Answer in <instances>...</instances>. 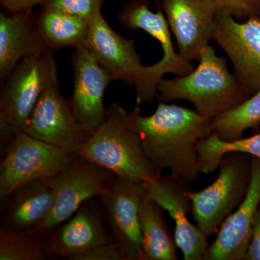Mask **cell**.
<instances>
[{
    "label": "cell",
    "instance_id": "1",
    "mask_svg": "<svg viewBox=\"0 0 260 260\" xmlns=\"http://www.w3.org/2000/svg\"><path fill=\"white\" fill-rule=\"evenodd\" d=\"M128 115L145 155L159 175L169 169L187 184L198 179L201 172L197 145L213 133V119L164 102L159 103L152 115L143 116L138 105Z\"/></svg>",
    "mask_w": 260,
    "mask_h": 260
},
{
    "label": "cell",
    "instance_id": "2",
    "mask_svg": "<svg viewBox=\"0 0 260 260\" xmlns=\"http://www.w3.org/2000/svg\"><path fill=\"white\" fill-rule=\"evenodd\" d=\"M199 60L189 74L160 80L157 98L160 102L188 101L201 115L213 119L252 95L230 73L225 58L217 55L211 46L202 50Z\"/></svg>",
    "mask_w": 260,
    "mask_h": 260
},
{
    "label": "cell",
    "instance_id": "3",
    "mask_svg": "<svg viewBox=\"0 0 260 260\" xmlns=\"http://www.w3.org/2000/svg\"><path fill=\"white\" fill-rule=\"evenodd\" d=\"M77 156L130 180L147 182L160 176L145 155L128 112L117 104L109 107L105 120Z\"/></svg>",
    "mask_w": 260,
    "mask_h": 260
},
{
    "label": "cell",
    "instance_id": "4",
    "mask_svg": "<svg viewBox=\"0 0 260 260\" xmlns=\"http://www.w3.org/2000/svg\"><path fill=\"white\" fill-rule=\"evenodd\" d=\"M0 95L2 138L13 139L24 132L43 93L58 85V69L52 51L28 56L4 80Z\"/></svg>",
    "mask_w": 260,
    "mask_h": 260
},
{
    "label": "cell",
    "instance_id": "5",
    "mask_svg": "<svg viewBox=\"0 0 260 260\" xmlns=\"http://www.w3.org/2000/svg\"><path fill=\"white\" fill-rule=\"evenodd\" d=\"M85 47L112 80H120L135 88L137 105L153 102L158 97L151 67L142 64L134 41L113 30L102 12L90 20Z\"/></svg>",
    "mask_w": 260,
    "mask_h": 260
},
{
    "label": "cell",
    "instance_id": "6",
    "mask_svg": "<svg viewBox=\"0 0 260 260\" xmlns=\"http://www.w3.org/2000/svg\"><path fill=\"white\" fill-rule=\"evenodd\" d=\"M218 177L213 184L187 195L197 225L207 237L218 234L220 225L245 198L251 171V156L242 153L224 155Z\"/></svg>",
    "mask_w": 260,
    "mask_h": 260
},
{
    "label": "cell",
    "instance_id": "7",
    "mask_svg": "<svg viewBox=\"0 0 260 260\" xmlns=\"http://www.w3.org/2000/svg\"><path fill=\"white\" fill-rule=\"evenodd\" d=\"M76 156L24 132L17 133L0 164V198H9L30 181L55 177Z\"/></svg>",
    "mask_w": 260,
    "mask_h": 260
},
{
    "label": "cell",
    "instance_id": "8",
    "mask_svg": "<svg viewBox=\"0 0 260 260\" xmlns=\"http://www.w3.org/2000/svg\"><path fill=\"white\" fill-rule=\"evenodd\" d=\"M112 174L97 164L75 157L64 170L53 177L56 189L53 209L30 232L42 237L69 220L83 203L107 190L112 181Z\"/></svg>",
    "mask_w": 260,
    "mask_h": 260
},
{
    "label": "cell",
    "instance_id": "9",
    "mask_svg": "<svg viewBox=\"0 0 260 260\" xmlns=\"http://www.w3.org/2000/svg\"><path fill=\"white\" fill-rule=\"evenodd\" d=\"M24 133L75 155L92 135L78 120L71 102L61 95L58 85L42 94Z\"/></svg>",
    "mask_w": 260,
    "mask_h": 260
},
{
    "label": "cell",
    "instance_id": "10",
    "mask_svg": "<svg viewBox=\"0 0 260 260\" xmlns=\"http://www.w3.org/2000/svg\"><path fill=\"white\" fill-rule=\"evenodd\" d=\"M212 39L229 56L239 83L251 95L260 89V15L244 22L219 10Z\"/></svg>",
    "mask_w": 260,
    "mask_h": 260
},
{
    "label": "cell",
    "instance_id": "11",
    "mask_svg": "<svg viewBox=\"0 0 260 260\" xmlns=\"http://www.w3.org/2000/svg\"><path fill=\"white\" fill-rule=\"evenodd\" d=\"M145 197V182L115 176L100 198L108 220L125 260H140L142 234L140 208Z\"/></svg>",
    "mask_w": 260,
    "mask_h": 260
},
{
    "label": "cell",
    "instance_id": "12",
    "mask_svg": "<svg viewBox=\"0 0 260 260\" xmlns=\"http://www.w3.org/2000/svg\"><path fill=\"white\" fill-rule=\"evenodd\" d=\"M189 184L171 174L145 182V195L167 211L175 223L174 239L185 260H203L209 244L208 237L188 219L191 201Z\"/></svg>",
    "mask_w": 260,
    "mask_h": 260
},
{
    "label": "cell",
    "instance_id": "13",
    "mask_svg": "<svg viewBox=\"0 0 260 260\" xmlns=\"http://www.w3.org/2000/svg\"><path fill=\"white\" fill-rule=\"evenodd\" d=\"M162 8L179 54L189 61L199 60L212 39L218 7L213 0H162Z\"/></svg>",
    "mask_w": 260,
    "mask_h": 260
},
{
    "label": "cell",
    "instance_id": "14",
    "mask_svg": "<svg viewBox=\"0 0 260 260\" xmlns=\"http://www.w3.org/2000/svg\"><path fill=\"white\" fill-rule=\"evenodd\" d=\"M73 93L70 100L78 120L93 134L105 120L104 96L112 77L84 47L73 51Z\"/></svg>",
    "mask_w": 260,
    "mask_h": 260
},
{
    "label": "cell",
    "instance_id": "15",
    "mask_svg": "<svg viewBox=\"0 0 260 260\" xmlns=\"http://www.w3.org/2000/svg\"><path fill=\"white\" fill-rule=\"evenodd\" d=\"M260 206V159L251 156L250 184L241 204L225 220L203 260H244Z\"/></svg>",
    "mask_w": 260,
    "mask_h": 260
},
{
    "label": "cell",
    "instance_id": "16",
    "mask_svg": "<svg viewBox=\"0 0 260 260\" xmlns=\"http://www.w3.org/2000/svg\"><path fill=\"white\" fill-rule=\"evenodd\" d=\"M119 19L121 25L126 28L142 29L160 43L164 56L160 61L152 65L157 81L160 82L168 73L182 77L194 70L190 61L186 60L174 50L170 28L161 11L154 13L144 1L134 2L123 10Z\"/></svg>",
    "mask_w": 260,
    "mask_h": 260
},
{
    "label": "cell",
    "instance_id": "17",
    "mask_svg": "<svg viewBox=\"0 0 260 260\" xmlns=\"http://www.w3.org/2000/svg\"><path fill=\"white\" fill-rule=\"evenodd\" d=\"M51 51L30 10L0 14V78L4 80L24 58Z\"/></svg>",
    "mask_w": 260,
    "mask_h": 260
},
{
    "label": "cell",
    "instance_id": "18",
    "mask_svg": "<svg viewBox=\"0 0 260 260\" xmlns=\"http://www.w3.org/2000/svg\"><path fill=\"white\" fill-rule=\"evenodd\" d=\"M2 229L29 232L47 218L54 207L56 189L53 177L30 181L15 191Z\"/></svg>",
    "mask_w": 260,
    "mask_h": 260
},
{
    "label": "cell",
    "instance_id": "19",
    "mask_svg": "<svg viewBox=\"0 0 260 260\" xmlns=\"http://www.w3.org/2000/svg\"><path fill=\"white\" fill-rule=\"evenodd\" d=\"M95 214L80 208L47 242L49 254L69 259L94 246L110 242Z\"/></svg>",
    "mask_w": 260,
    "mask_h": 260
},
{
    "label": "cell",
    "instance_id": "20",
    "mask_svg": "<svg viewBox=\"0 0 260 260\" xmlns=\"http://www.w3.org/2000/svg\"><path fill=\"white\" fill-rule=\"evenodd\" d=\"M164 209L144 197L140 208V260H177V244L171 236Z\"/></svg>",
    "mask_w": 260,
    "mask_h": 260
},
{
    "label": "cell",
    "instance_id": "21",
    "mask_svg": "<svg viewBox=\"0 0 260 260\" xmlns=\"http://www.w3.org/2000/svg\"><path fill=\"white\" fill-rule=\"evenodd\" d=\"M41 35L51 51L66 47H85L90 22L59 12L43 10L37 18Z\"/></svg>",
    "mask_w": 260,
    "mask_h": 260
},
{
    "label": "cell",
    "instance_id": "22",
    "mask_svg": "<svg viewBox=\"0 0 260 260\" xmlns=\"http://www.w3.org/2000/svg\"><path fill=\"white\" fill-rule=\"evenodd\" d=\"M213 133L224 141L242 138L246 129H260V89L238 107L213 119Z\"/></svg>",
    "mask_w": 260,
    "mask_h": 260
},
{
    "label": "cell",
    "instance_id": "23",
    "mask_svg": "<svg viewBox=\"0 0 260 260\" xmlns=\"http://www.w3.org/2000/svg\"><path fill=\"white\" fill-rule=\"evenodd\" d=\"M200 172L209 174L219 168L224 155L231 153H242L260 159V133L249 138L234 141L220 140L213 133L197 145Z\"/></svg>",
    "mask_w": 260,
    "mask_h": 260
},
{
    "label": "cell",
    "instance_id": "24",
    "mask_svg": "<svg viewBox=\"0 0 260 260\" xmlns=\"http://www.w3.org/2000/svg\"><path fill=\"white\" fill-rule=\"evenodd\" d=\"M31 232H13L1 229L0 260H43L47 258V244Z\"/></svg>",
    "mask_w": 260,
    "mask_h": 260
},
{
    "label": "cell",
    "instance_id": "25",
    "mask_svg": "<svg viewBox=\"0 0 260 260\" xmlns=\"http://www.w3.org/2000/svg\"><path fill=\"white\" fill-rule=\"evenodd\" d=\"M102 0H45L43 9L59 12L90 22L102 12Z\"/></svg>",
    "mask_w": 260,
    "mask_h": 260
},
{
    "label": "cell",
    "instance_id": "26",
    "mask_svg": "<svg viewBox=\"0 0 260 260\" xmlns=\"http://www.w3.org/2000/svg\"><path fill=\"white\" fill-rule=\"evenodd\" d=\"M219 10L239 21L260 15V0H213Z\"/></svg>",
    "mask_w": 260,
    "mask_h": 260
},
{
    "label": "cell",
    "instance_id": "27",
    "mask_svg": "<svg viewBox=\"0 0 260 260\" xmlns=\"http://www.w3.org/2000/svg\"><path fill=\"white\" fill-rule=\"evenodd\" d=\"M71 260H125L119 246L115 242L100 244L75 254L69 258Z\"/></svg>",
    "mask_w": 260,
    "mask_h": 260
},
{
    "label": "cell",
    "instance_id": "28",
    "mask_svg": "<svg viewBox=\"0 0 260 260\" xmlns=\"http://www.w3.org/2000/svg\"><path fill=\"white\" fill-rule=\"evenodd\" d=\"M244 260H260V206L253 221L250 242Z\"/></svg>",
    "mask_w": 260,
    "mask_h": 260
},
{
    "label": "cell",
    "instance_id": "29",
    "mask_svg": "<svg viewBox=\"0 0 260 260\" xmlns=\"http://www.w3.org/2000/svg\"><path fill=\"white\" fill-rule=\"evenodd\" d=\"M45 0H1L2 5L13 13L30 10L35 5L41 4Z\"/></svg>",
    "mask_w": 260,
    "mask_h": 260
}]
</instances>
